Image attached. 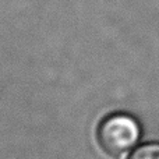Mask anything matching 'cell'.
<instances>
[{
    "label": "cell",
    "mask_w": 159,
    "mask_h": 159,
    "mask_svg": "<svg viewBox=\"0 0 159 159\" xmlns=\"http://www.w3.org/2000/svg\"><path fill=\"white\" fill-rule=\"evenodd\" d=\"M127 159H159V143L143 144L135 148Z\"/></svg>",
    "instance_id": "cell-2"
},
{
    "label": "cell",
    "mask_w": 159,
    "mask_h": 159,
    "mask_svg": "<svg viewBox=\"0 0 159 159\" xmlns=\"http://www.w3.org/2000/svg\"><path fill=\"white\" fill-rule=\"evenodd\" d=\"M141 134L138 121L127 113H112L105 116L96 129L101 148L106 154L119 157L137 144Z\"/></svg>",
    "instance_id": "cell-1"
}]
</instances>
